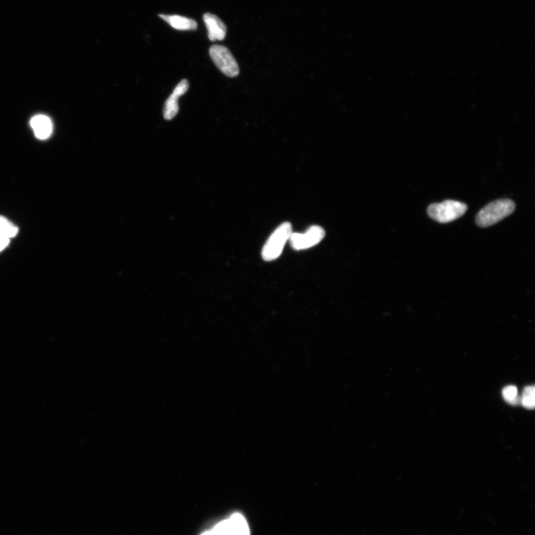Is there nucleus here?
<instances>
[{"instance_id": "obj_1", "label": "nucleus", "mask_w": 535, "mask_h": 535, "mask_svg": "<svg viewBox=\"0 0 535 535\" xmlns=\"http://www.w3.org/2000/svg\"><path fill=\"white\" fill-rule=\"evenodd\" d=\"M515 210V204L512 200L503 199L485 206L476 215V223L480 227L487 228L503 221L510 216Z\"/></svg>"}, {"instance_id": "obj_2", "label": "nucleus", "mask_w": 535, "mask_h": 535, "mask_svg": "<svg viewBox=\"0 0 535 535\" xmlns=\"http://www.w3.org/2000/svg\"><path fill=\"white\" fill-rule=\"evenodd\" d=\"M467 206L458 201L445 200L441 203H434L427 208L430 217L441 223H448L463 216L467 212Z\"/></svg>"}, {"instance_id": "obj_3", "label": "nucleus", "mask_w": 535, "mask_h": 535, "mask_svg": "<svg viewBox=\"0 0 535 535\" xmlns=\"http://www.w3.org/2000/svg\"><path fill=\"white\" fill-rule=\"evenodd\" d=\"M292 234V226L290 223H284L276 228L263 248V260L272 261L279 258L282 254L285 243L290 240Z\"/></svg>"}, {"instance_id": "obj_4", "label": "nucleus", "mask_w": 535, "mask_h": 535, "mask_svg": "<svg viewBox=\"0 0 535 535\" xmlns=\"http://www.w3.org/2000/svg\"><path fill=\"white\" fill-rule=\"evenodd\" d=\"M209 54L217 68L228 77L234 78L240 74L238 63L228 48L214 45L210 48Z\"/></svg>"}, {"instance_id": "obj_5", "label": "nucleus", "mask_w": 535, "mask_h": 535, "mask_svg": "<svg viewBox=\"0 0 535 535\" xmlns=\"http://www.w3.org/2000/svg\"><path fill=\"white\" fill-rule=\"evenodd\" d=\"M201 535H250V529L243 516L235 513Z\"/></svg>"}, {"instance_id": "obj_6", "label": "nucleus", "mask_w": 535, "mask_h": 535, "mask_svg": "<svg viewBox=\"0 0 535 535\" xmlns=\"http://www.w3.org/2000/svg\"><path fill=\"white\" fill-rule=\"evenodd\" d=\"M324 229L318 225H313L304 234L292 233L290 238L291 246L295 250H307L319 244L324 238Z\"/></svg>"}, {"instance_id": "obj_7", "label": "nucleus", "mask_w": 535, "mask_h": 535, "mask_svg": "<svg viewBox=\"0 0 535 535\" xmlns=\"http://www.w3.org/2000/svg\"><path fill=\"white\" fill-rule=\"evenodd\" d=\"M188 89L189 83L186 79L181 81L176 85L174 92L170 94L165 103L163 114L166 120H172L176 117L179 110L178 100L181 95L187 92Z\"/></svg>"}, {"instance_id": "obj_8", "label": "nucleus", "mask_w": 535, "mask_h": 535, "mask_svg": "<svg viewBox=\"0 0 535 535\" xmlns=\"http://www.w3.org/2000/svg\"><path fill=\"white\" fill-rule=\"evenodd\" d=\"M203 20L207 27L209 40L214 42L223 41L227 34V27L221 18L211 13H206Z\"/></svg>"}, {"instance_id": "obj_9", "label": "nucleus", "mask_w": 535, "mask_h": 535, "mask_svg": "<svg viewBox=\"0 0 535 535\" xmlns=\"http://www.w3.org/2000/svg\"><path fill=\"white\" fill-rule=\"evenodd\" d=\"M30 124L37 139L45 140L52 135L53 125L49 117L38 114L31 120Z\"/></svg>"}, {"instance_id": "obj_10", "label": "nucleus", "mask_w": 535, "mask_h": 535, "mask_svg": "<svg viewBox=\"0 0 535 535\" xmlns=\"http://www.w3.org/2000/svg\"><path fill=\"white\" fill-rule=\"evenodd\" d=\"M159 16L171 27H173L174 30L179 31H195L197 30L198 24L193 19L180 15L159 14Z\"/></svg>"}, {"instance_id": "obj_11", "label": "nucleus", "mask_w": 535, "mask_h": 535, "mask_svg": "<svg viewBox=\"0 0 535 535\" xmlns=\"http://www.w3.org/2000/svg\"><path fill=\"white\" fill-rule=\"evenodd\" d=\"M19 228L6 218L0 216V236L11 239L15 237Z\"/></svg>"}, {"instance_id": "obj_12", "label": "nucleus", "mask_w": 535, "mask_h": 535, "mask_svg": "<svg viewBox=\"0 0 535 535\" xmlns=\"http://www.w3.org/2000/svg\"><path fill=\"white\" fill-rule=\"evenodd\" d=\"M521 401L524 407L534 409L535 405L534 386H528L524 389Z\"/></svg>"}, {"instance_id": "obj_13", "label": "nucleus", "mask_w": 535, "mask_h": 535, "mask_svg": "<svg viewBox=\"0 0 535 535\" xmlns=\"http://www.w3.org/2000/svg\"><path fill=\"white\" fill-rule=\"evenodd\" d=\"M503 396L511 405H518L520 403L518 389L514 386L505 387L503 390Z\"/></svg>"}, {"instance_id": "obj_14", "label": "nucleus", "mask_w": 535, "mask_h": 535, "mask_svg": "<svg viewBox=\"0 0 535 535\" xmlns=\"http://www.w3.org/2000/svg\"><path fill=\"white\" fill-rule=\"evenodd\" d=\"M9 243H10V239L0 236V252L5 250Z\"/></svg>"}]
</instances>
